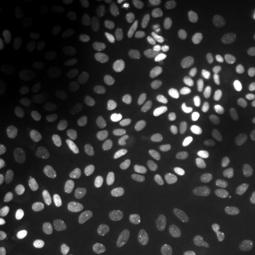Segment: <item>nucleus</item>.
Segmentation results:
<instances>
[{"instance_id":"1","label":"nucleus","mask_w":255,"mask_h":255,"mask_svg":"<svg viewBox=\"0 0 255 255\" xmlns=\"http://www.w3.org/2000/svg\"><path fill=\"white\" fill-rule=\"evenodd\" d=\"M88 181L77 174H58L47 182V190L60 202H73L89 193Z\"/></svg>"},{"instance_id":"2","label":"nucleus","mask_w":255,"mask_h":255,"mask_svg":"<svg viewBox=\"0 0 255 255\" xmlns=\"http://www.w3.org/2000/svg\"><path fill=\"white\" fill-rule=\"evenodd\" d=\"M154 184V176L148 169L139 167H130L123 171L119 178V188L124 195L136 196L145 194Z\"/></svg>"},{"instance_id":"3","label":"nucleus","mask_w":255,"mask_h":255,"mask_svg":"<svg viewBox=\"0 0 255 255\" xmlns=\"http://www.w3.org/2000/svg\"><path fill=\"white\" fill-rule=\"evenodd\" d=\"M1 175L9 183L30 187L36 182L38 173L33 165L20 161H9L2 164Z\"/></svg>"},{"instance_id":"4","label":"nucleus","mask_w":255,"mask_h":255,"mask_svg":"<svg viewBox=\"0 0 255 255\" xmlns=\"http://www.w3.org/2000/svg\"><path fill=\"white\" fill-rule=\"evenodd\" d=\"M223 194L222 183L214 178H209L197 188L195 193V205L203 212L214 209L221 200Z\"/></svg>"},{"instance_id":"5","label":"nucleus","mask_w":255,"mask_h":255,"mask_svg":"<svg viewBox=\"0 0 255 255\" xmlns=\"http://www.w3.org/2000/svg\"><path fill=\"white\" fill-rule=\"evenodd\" d=\"M229 71L235 79H242L250 71V55L247 46L242 41H233L228 49L227 59Z\"/></svg>"},{"instance_id":"6","label":"nucleus","mask_w":255,"mask_h":255,"mask_svg":"<svg viewBox=\"0 0 255 255\" xmlns=\"http://www.w3.org/2000/svg\"><path fill=\"white\" fill-rule=\"evenodd\" d=\"M156 129L163 137L171 139H182L189 135L191 127L186 119L173 115H165L156 122Z\"/></svg>"},{"instance_id":"7","label":"nucleus","mask_w":255,"mask_h":255,"mask_svg":"<svg viewBox=\"0 0 255 255\" xmlns=\"http://www.w3.org/2000/svg\"><path fill=\"white\" fill-rule=\"evenodd\" d=\"M6 87L14 109L23 110L27 105L28 96H30V90L25 78L20 75L9 76L6 82Z\"/></svg>"},{"instance_id":"8","label":"nucleus","mask_w":255,"mask_h":255,"mask_svg":"<svg viewBox=\"0 0 255 255\" xmlns=\"http://www.w3.org/2000/svg\"><path fill=\"white\" fill-rule=\"evenodd\" d=\"M137 238L146 247L162 251L167 247L169 237L163 229L154 225H144L137 232Z\"/></svg>"},{"instance_id":"9","label":"nucleus","mask_w":255,"mask_h":255,"mask_svg":"<svg viewBox=\"0 0 255 255\" xmlns=\"http://www.w3.org/2000/svg\"><path fill=\"white\" fill-rule=\"evenodd\" d=\"M110 142L119 150L132 151L141 145L142 135L136 128H123L111 135Z\"/></svg>"},{"instance_id":"10","label":"nucleus","mask_w":255,"mask_h":255,"mask_svg":"<svg viewBox=\"0 0 255 255\" xmlns=\"http://www.w3.org/2000/svg\"><path fill=\"white\" fill-rule=\"evenodd\" d=\"M56 100L55 96L51 92H43L38 95L36 102H34L33 110H32V116L36 124L38 126H44L52 117L55 113Z\"/></svg>"},{"instance_id":"11","label":"nucleus","mask_w":255,"mask_h":255,"mask_svg":"<svg viewBox=\"0 0 255 255\" xmlns=\"http://www.w3.org/2000/svg\"><path fill=\"white\" fill-rule=\"evenodd\" d=\"M205 58L214 65H221L228 59V49L219 34H210L205 44Z\"/></svg>"},{"instance_id":"12","label":"nucleus","mask_w":255,"mask_h":255,"mask_svg":"<svg viewBox=\"0 0 255 255\" xmlns=\"http://www.w3.org/2000/svg\"><path fill=\"white\" fill-rule=\"evenodd\" d=\"M199 210L189 203H181L173 212V223L177 229L188 231L199 221Z\"/></svg>"},{"instance_id":"13","label":"nucleus","mask_w":255,"mask_h":255,"mask_svg":"<svg viewBox=\"0 0 255 255\" xmlns=\"http://www.w3.org/2000/svg\"><path fill=\"white\" fill-rule=\"evenodd\" d=\"M60 40V34L56 24L46 15H40L38 24V44L43 47L56 46Z\"/></svg>"},{"instance_id":"14","label":"nucleus","mask_w":255,"mask_h":255,"mask_svg":"<svg viewBox=\"0 0 255 255\" xmlns=\"http://www.w3.org/2000/svg\"><path fill=\"white\" fill-rule=\"evenodd\" d=\"M83 57L82 50L77 44L68 43L56 52L57 65L63 70H71L81 63Z\"/></svg>"},{"instance_id":"15","label":"nucleus","mask_w":255,"mask_h":255,"mask_svg":"<svg viewBox=\"0 0 255 255\" xmlns=\"http://www.w3.org/2000/svg\"><path fill=\"white\" fill-rule=\"evenodd\" d=\"M78 251L82 255H109L111 253V244L107 237L95 235L79 242Z\"/></svg>"},{"instance_id":"16","label":"nucleus","mask_w":255,"mask_h":255,"mask_svg":"<svg viewBox=\"0 0 255 255\" xmlns=\"http://www.w3.org/2000/svg\"><path fill=\"white\" fill-rule=\"evenodd\" d=\"M129 25L139 33H155L162 28L161 19L144 13H132L129 18Z\"/></svg>"},{"instance_id":"17","label":"nucleus","mask_w":255,"mask_h":255,"mask_svg":"<svg viewBox=\"0 0 255 255\" xmlns=\"http://www.w3.org/2000/svg\"><path fill=\"white\" fill-rule=\"evenodd\" d=\"M90 116V107L85 102H77L68 110L65 122L72 130H81L88 123Z\"/></svg>"},{"instance_id":"18","label":"nucleus","mask_w":255,"mask_h":255,"mask_svg":"<svg viewBox=\"0 0 255 255\" xmlns=\"http://www.w3.org/2000/svg\"><path fill=\"white\" fill-rule=\"evenodd\" d=\"M187 78L182 72L174 71L162 77L155 85V94L165 95L178 91L186 85Z\"/></svg>"},{"instance_id":"19","label":"nucleus","mask_w":255,"mask_h":255,"mask_svg":"<svg viewBox=\"0 0 255 255\" xmlns=\"http://www.w3.org/2000/svg\"><path fill=\"white\" fill-rule=\"evenodd\" d=\"M196 184V175L190 171H184V173L177 174L169 181L168 183V193L171 195H183L191 190Z\"/></svg>"},{"instance_id":"20","label":"nucleus","mask_w":255,"mask_h":255,"mask_svg":"<svg viewBox=\"0 0 255 255\" xmlns=\"http://www.w3.org/2000/svg\"><path fill=\"white\" fill-rule=\"evenodd\" d=\"M82 167L88 173L104 175L110 168V161L103 154H88L82 159Z\"/></svg>"},{"instance_id":"21","label":"nucleus","mask_w":255,"mask_h":255,"mask_svg":"<svg viewBox=\"0 0 255 255\" xmlns=\"http://www.w3.org/2000/svg\"><path fill=\"white\" fill-rule=\"evenodd\" d=\"M167 41L171 47L178 52H188L193 46V38L189 31L184 28H174L167 34Z\"/></svg>"},{"instance_id":"22","label":"nucleus","mask_w":255,"mask_h":255,"mask_svg":"<svg viewBox=\"0 0 255 255\" xmlns=\"http://www.w3.org/2000/svg\"><path fill=\"white\" fill-rule=\"evenodd\" d=\"M194 156V149L190 145H182L173 148L170 150L165 152L159 157V162L165 165H174L184 163V162L189 161Z\"/></svg>"},{"instance_id":"23","label":"nucleus","mask_w":255,"mask_h":255,"mask_svg":"<svg viewBox=\"0 0 255 255\" xmlns=\"http://www.w3.org/2000/svg\"><path fill=\"white\" fill-rule=\"evenodd\" d=\"M232 119L240 127H255V107L246 104L235 105L232 110Z\"/></svg>"},{"instance_id":"24","label":"nucleus","mask_w":255,"mask_h":255,"mask_svg":"<svg viewBox=\"0 0 255 255\" xmlns=\"http://www.w3.org/2000/svg\"><path fill=\"white\" fill-rule=\"evenodd\" d=\"M154 70L148 64H137L132 68L131 76H130V85L135 90H141L150 81Z\"/></svg>"},{"instance_id":"25","label":"nucleus","mask_w":255,"mask_h":255,"mask_svg":"<svg viewBox=\"0 0 255 255\" xmlns=\"http://www.w3.org/2000/svg\"><path fill=\"white\" fill-rule=\"evenodd\" d=\"M197 98L203 104L220 105L225 102L226 95L222 89L214 85H202L197 92Z\"/></svg>"},{"instance_id":"26","label":"nucleus","mask_w":255,"mask_h":255,"mask_svg":"<svg viewBox=\"0 0 255 255\" xmlns=\"http://www.w3.org/2000/svg\"><path fill=\"white\" fill-rule=\"evenodd\" d=\"M15 215L12 207L5 199L0 200V237L5 238L14 226Z\"/></svg>"},{"instance_id":"27","label":"nucleus","mask_w":255,"mask_h":255,"mask_svg":"<svg viewBox=\"0 0 255 255\" xmlns=\"http://www.w3.org/2000/svg\"><path fill=\"white\" fill-rule=\"evenodd\" d=\"M103 221V209L94 206L82 216L79 221V228L83 232H92L97 229Z\"/></svg>"},{"instance_id":"28","label":"nucleus","mask_w":255,"mask_h":255,"mask_svg":"<svg viewBox=\"0 0 255 255\" xmlns=\"http://www.w3.org/2000/svg\"><path fill=\"white\" fill-rule=\"evenodd\" d=\"M73 229V221L68 215H57L50 222L49 231L53 237L60 238L69 234Z\"/></svg>"},{"instance_id":"29","label":"nucleus","mask_w":255,"mask_h":255,"mask_svg":"<svg viewBox=\"0 0 255 255\" xmlns=\"http://www.w3.org/2000/svg\"><path fill=\"white\" fill-rule=\"evenodd\" d=\"M114 115V105L110 102H103V103L96 105L92 110V124L96 128H101L111 120Z\"/></svg>"},{"instance_id":"30","label":"nucleus","mask_w":255,"mask_h":255,"mask_svg":"<svg viewBox=\"0 0 255 255\" xmlns=\"http://www.w3.org/2000/svg\"><path fill=\"white\" fill-rule=\"evenodd\" d=\"M122 24V18L119 13L116 12H107L102 17L100 24H98V30L102 34L107 36V34L114 33L115 31H117Z\"/></svg>"},{"instance_id":"31","label":"nucleus","mask_w":255,"mask_h":255,"mask_svg":"<svg viewBox=\"0 0 255 255\" xmlns=\"http://www.w3.org/2000/svg\"><path fill=\"white\" fill-rule=\"evenodd\" d=\"M73 91L81 98H94L100 94L101 88L95 82L77 81L73 84Z\"/></svg>"},{"instance_id":"32","label":"nucleus","mask_w":255,"mask_h":255,"mask_svg":"<svg viewBox=\"0 0 255 255\" xmlns=\"http://www.w3.org/2000/svg\"><path fill=\"white\" fill-rule=\"evenodd\" d=\"M237 144L242 152L255 157V131H242L239 133Z\"/></svg>"},{"instance_id":"33","label":"nucleus","mask_w":255,"mask_h":255,"mask_svg":"<svg viewBox=\"0 0 255 255\" xmlns=\"http://www.w3.org/2000/svg\"><path fill=\"white\" fill-rule=\"evenodd\" d=\"M234 227L242 234L255 235V214L245 213L239 215L234 221Z\"/></svg>"},{"instance_id":"34","label":"nucleus","mask_w":255,"mask_h":255,"mask_svg":"<svg viewBox=\"0 0 255 255\" xmlns=\"http://www.w3.org/2000/svg\"><path fill=\"white\" fill-rule=\"evenodd\" d=\"M240 32L246 43H255V11L245 15L240 24Z\"/></svg>"},{"instance_id":"35","label":"nucleus","mask_w":255,"mask_h":255,"mask_svg":"<svg viewBox=\"0 0 255 255\" xmlns=\"http://www.w3.org/2000/svg\"><path fill=\"white\" fill-rule=\"evenodd\" d=\"M199 4L203 14L207 18L212 19V20H216V19L222 17L223 6L222 2L219 1V0H201Z\"/></svg>"},{"instance_id":"36","label":"nucleus","mask_w":255,"mask_h":255,"mask_svg":"<svg viewBox=\"0 0 255 255\" xmlns=\"http://www.w3.org/2000/svg\"><path fill=\"white\" fill-rule=\"evenodd\" d=\"M212 255H239L237 250L223 239H215L210 246Z\"/></svg>"},{"instance_id":"37","label":"nucleus","mask_w":255,"mask_h":255,"mask_svg":"<svg viewBox=\"0 0 255 255\" xmlns=\"http://www.w3.org/2000/svg\"><path fill=\"white\" fill-rule=\"evenodd\" d=\"M11 119V108L4 96H0V126H5Z\"/></svg>"},{"instance_id":"38","label":"nucleus","mask_w":255,"mask_h":255,"mask_svg":"<svg viewBox=\"0 0 255 255\" xmlns=\"http://www.w3.org/2000/svg\"><path fill=\"white\" fill-rule=\"evenodd\" d=\"M156 5L163 11H175L183 5V1L182 0H157Z\"/></svg>"},{"instance_id":"39","label":"nucleus","mask_w":255,"mask_h":255,"mask_svg":"<svg viewBox=\"0 0 255 255\" xmlns=\"http://www.w3.org/2000/svg\"><path fill=\"white\" fill-rule=\"evenodd\" d=\"M50 255H78V253L68 245H56L50 250Z\"/></svg>"},{"instance_id":"40","label":"nucleus","mask_w":255,"mask_h":255,"mask_svg":"<svg viewBox=\"0 0 255 255\" xmlns=\"http://www.w3.org/2000/svg\"><path fill=\"white\" fill-rule=\"evenodd\" d=\"M63 4L65 6H75L76 4H79V0H70V1H68V0H63Z\"/></svg>"}]
</instances>
